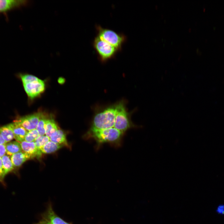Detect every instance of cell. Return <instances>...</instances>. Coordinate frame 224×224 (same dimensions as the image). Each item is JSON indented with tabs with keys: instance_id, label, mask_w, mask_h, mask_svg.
Segmentation results:
<instances>
[{
	"instance_id": "1",
	"label": "cell",
	"mask_w": 224,
	"mask_h": 224,
	"mask_svg": "<svg viewBox=\"0 0 224 224\" xmlns=\"http://www.w3.org/2000/svg\"><path fill=\"white\" fill-rule=\"evenodd\" d=\"M124 133L114 127L107 129L89 131L84 135L86 139L93 138L98 146L109 143L114 146L120 144Z\"/></svg>"
},
{
	"instance_id": "2",
	"label": "cell",
	"mask_w": 224,
	"mask_h": 224,
	"mask_svg": "<svg viewBox=\"0 0 224 224\" xmlns=\"http://www.w3.org/2000/svg\"><path fill=\"white\" fill-rule=\"evenodd\" d=\"M115 116V105L107 107L94 115L89 131H92L114 127Z\"/></svg>"
},
{
	"instance_id": "3",
	"label": "cell",
	"mask_w": 224,
	"mask_h": 224,
	"mask_svg": "<svg viewBox=\"0 0 224 224\" xmlns=\"http://www.w3.org/2000/svg\"><path fill=\"white\" fill-rule=\"evenodd\" d=\"M115 116L114 127L123 133L129 129L135 127L127 111L124 102L121 100L115 105Z\"/></svg>"
},
{
	"instance_id": "4",
	"label": "cell",
	"mask_w": 224,
	"mask_h": 224,
	"mask_svg": "<svg viewBox=\"0 0 224 224\" xmlns=\"http://www.w3.org/2000/svg\"><path fill=\"white\" fill-rule=\"evenodd\" d=\"M97 35L101 39L113 46L119 51L122 49V45L126 40L124 35L118 33L114 31L102 27L100 26L96 27Z\"/></svg>"
},
{
	"instance_id": "5",
	"label": "cell",
	"mask_w": 224,
	"mask_h": 224,
	"mask_svg": "<svg viewBox=\"0 0 224 224\" xmlns=\"http://www.w3.org/2000/svg\"><path fill=\"white\" fill-rule=\"evenodd\" d=\"M93 47L97 53L100 60L105 62L114 57L119 50L100 38L97 35L93 42Z\"/></svg>"
},
{
	"instance_id": "6",
	"label": "cell",
	"mask_w": 224,
	"mask_h": 224,
	"mask_svg": "<svg viewBox=\"0 0 224 224\" xmlns=\"http://www.w3.org/2000/svg\"><path fill=\"white\" fill-rule=\"evenodd\" d=\"M23 85L27 95L31 99L38 96L44 91L45 89L44 82L40 79Z\"/></svg>"
},
{
	"instance_id": "7",
	"label": "cell",
	"mask_w": 224,
	"mask_h": 224,
	"mask_svg": "<svg viewBox=\"0 0 224 224\" xmlns=\"http://www.w3.org/2000/svg\"><path fill=\"white\" fill-rule=\"evenodd\" d=\"M42 113L38 112L21 117L17 120L28 131L36 128Z\"/></svg>"
},
{
	"instance_id": "8",
	"label": "cell",
	"mask_w": 224,
	"mask_h": 224,
	"mask_svg": "<svg viewBox=\"0 0 224 224\" xmlns=\"http://www.w3.org/2000/svg\"><path fill=\"white\" fill-rule=\"evenodd\" d=\"M22 151L30 155L32 158H40L42 153L36 147L34 142H28L24 141L20 142Z\"/></svg>"
},
{
	"instance_id": "9",
	"label": "cell",
	"mask_w": 224,
	"mask_h": 224,
	"mask_svg": "<svg viewBox=\"0 0 224 224\" xmlns=\"http://www.w3.org/2000/svg\"><path fill=\"white\" fill-rule=\"evenodd\" d=\"M14 135V138L20 142L24 140L28 131L23 127L17 120L11 124Z\"/></svg>"
},
{
	"instance_id": "10",
	"label": "cell",
	"mask_w": 224,
	"mask_h": 224,
	"mask_svg": "<svg viewBox=\"0 0 224 224\" xmlns=\"http://www.w3.org/2000/svg\"><path fill=\"white\" fill-rule=\"evenodd\" d=\"M10 158L14 168L19 167L26 161L32 158L30 155L23 151L13 154Z\"/></svg>"
},
{
	"instance_id": "11",
	"label": "cell",
	"mask_w": 224,
	"mask_h": 224,
	"mask_svg": "<svg viewBox=\"0 0 224 224\" xmlns=\"http://www.w3.org/2000/svg\"><path fill=\"white\" fill-rule=\"evenodd\" d=\"M28 3V1L26 0H0V12L5 11Z\"/></svg>"
},
{
	"instance_id": "12",
	"label": "cell",
	"mask_w": 224,
	"mask_h": 224,
	"mask_svg": "<svg viewBox=\"0 0 224 224\" xmlns=\"http://www.w3.org/2000/svg\"><path fill=\"white\" fill-rule=\"evenodd\" d=\"M50 141L63 146H68L66 136L64 132L61 129H58L49 138Z\"/></svg>"
},
{
	"instance_id": "13",
	"label": "cell",
	"mask_w": 224,
	"mask_h": 224,
	"mask_svg": "<svg viewBox=\"0 0 224 224\" xmlns=\"http://www.w3.org/2000/svg\"><path fill=\"white\" fill-rule=\"evenodd\" d=\"M51 224H69L63 220L54 212L51 206L49 207L45 217Z\"/></svg>"
},
{
	"instance_id": "14",
	"label": "cell",
	"mask_w": 224,
	"mask_h": 224,
	"mask_svg": "<svg viewBox=\"0 0 224 224\" xmlns=\"http://www.w3.org/2000/svg\"><path fill=\"white\" fill-rule=\"evenodd\" d=\"M6 154L9 156L22 151L21 143L17 141L7 143L5 144Z\"/></svg>"
},
{
	"instance_id": "15",
	"label": "cell",
	"mask_w": 224,
	"mask_h": 224,
	"mask_svg": "<svg viewBox=\"0 0 224 224\" xmlns=\"http://www.w3.org/2000/svg\"><path fill=\"white\" fill-rule=\"evenodd\" d=\"M0 133L7 143L14 138V135L11 124L0 127Z\"/></svg>"
},
{
	"instance_id": "16",
	"label": "cell",
	"mask_w": 224,
	"mask_h": 224,
	"mask_svg": "<svg viewBox=\"0 0 224 224\" xmlns=\"http://www.w3.org/2000/svg\"><path fill=\"white\" fill-rule=\"evenodd\" d=\"M63 146H64L62 145L49 141L41 147L40 150L42 153L49 154L56 152Z\"/></svg>"
},
{
	"instance_id": "17",
	"label": "cell",
	"mask_w": 224,
	"mask_h": 224,
	"mask_svg": "<svg viewBox=\"0 0 224 224\" xmlns=\"http://www.w3.org/2000/svg\"><path fill=\"white\" fill-rule=\"evenodd\" d=\"M44 129L45 135L50 138L58 129L57 125L54 119H47L45 124Z\"/></svg>"
},
{
	"instance_id": "18",
	"label": "cell",
	"mask_w": 224,
	"mask_h": 224,
	"mask_svg": "<svg viewBox=\"0 0 224 224\" xmlns=\"http://www.w3.org/2000/svg\"><path fill=\"white\" fill-rule=\"evenodd\" d=\"M3 168L5 176L15 168L10 156L5 154L2 158Z\"/></svg>"
},
{
	"instance_id": "19",
	"label": "cell",
	"mask_w": 224,
	"mask_h": 224,
	"mask_svg": "<svg viewBox=\"0 0 224 224\" xmlns=\"http://www.w3.org/2000/svg\"><path fill=\"white\" fill-rule=\"evenodd\" d=\"M47 119L45 116L42 114L36 128L40 136L45 135L44 126Z\"/></svg>"
},
{
	"instance_id": "20",
	"label": "cell",
	"mask_w": 224,
	"mask_h": 224,
	"mask_svg": "<svg viewBox=\"0 0 224 224\" xmlns=\"http://www.w3.org/2000/svg\"><path fill=\"white\" fill-rule=\"evenodd\" d=\"M50 141L49 138L46 135H39L34 142L36 147L39 150Z\"/></svg>"
},
{
	"instance_id": "21",
	"label": "cell",
	"mask_w": 224,
	"mask_h": 224,
	"mask_svg": "<svg viewBox=\"0 0 224 224\" xmlns=\"http://www.w3.org/2000/svg\"><path fill=\"white\" fill-rule=\"evenodd\" d=\"M39 136L36 129L28 131L26 135L24 141L28 142H34L37 138Z\"/></svg>"
},
{
	"instance_id": "22",
	"label": "cell",
	"mask_w": 224,
	"mask_h": 224,
	"mask_svg": "<svg viewBox=\"0 0 224 224\" xmlns=\"http://www.w3.org/2000/svg\"><path fill=\"white\" fill-rule=\"evenodd\" d=\"M20 77L23 84L36 81L39 79L34 76L27 74H21Z\"/></svg>"
},
{
	"instance_id": "23",
	"label": "cell",
	"mask_w": 224,
	"mask_h": 224,
	"mask_svg": "<svg viewBox=\"0 0 224 224\" xmlns=\"http://www.w3.org/2000/svg\"><path fill=\"white\" fill-rule=\"evenodd\" d=\"M5 175L3 168L2 159L0 157V182L2 184L4 185H5L3 182V180Z\"/></svg>"
},
{
	"instance_id": "24",
	"label": "cell",
	"mask_w": 224,
	"mask_h": 224,
	"mask_svg": "<svg viewBox=\"0 0 224 224\" xmlns=\"http://www.w3.org/2000/svg\"><path fill=\"white\" fill-rule=\"evenodd\" d=\"M6 153L5 144H0V157L2 158Z\"/></svg>"
},
{
	"instance_id": "25",
	"label": "cell",
	"mask_w": 224,
	"mask_h": 224,
	"mask_svg": "<svg viewBox=\"0 0 224 224\" xmlns=\"http://www.w3.org/2000/svg\"><path fill=\"white\" fill-rule=\"evenodd\" d=\"M37 224H51L45 217L40 221Z\"/></svg>"
},
{
	"instance_id": "26",
	"label": "cell",
	"mask_w": 224,
	"mask_h": 224,
	"mask_svg": "<svg viewBox=\"0 0 224 224\" xmlns=\"http://www.w3.org/2000/svg\"><path fill=\"white\" fill-rule=\"evenodd\" d=\"M218 212L219 213H223L224 212V206H219L218 209Z\"/></svg>"
},
{
	"instance_id": "27",
	"label": "cell",
	"mask_w": 224,
	"mask_h": 224,
	"mask_svg": "<svg viewBox=\"0 0 224 224\" xmlns=\"http://www.w3.org/2000/svg\"><path fill=\"white\" fill-rule=\"evenodd\" d=\"M7 143L0 133V144H6Z\"/></svg>"
}]
</instances>
